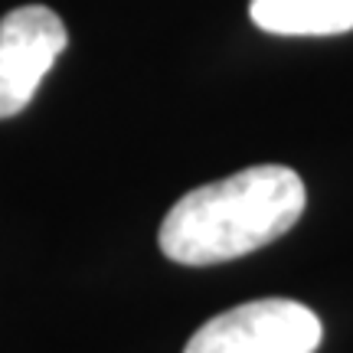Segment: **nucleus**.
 I'll use <instances>...</instances> for the list:
<instances>
[{"instance_id":"1","label":"nucleus","mask_w":353,"mask_h":353,"mask_svg":"<svg viewBox=\"0 0 353 353\" xmlns=\"http://www.w3.org/2000/svg\"><path fill=\"white\" fill-rule=\"evenodd\" d=\"M304 203V183L291 167H249L180 196L161 223V252L176 265L232 262L285 236Z\"/></svg>"},{"instance_id":"2","label":"nucleus","mask_w":353,"mask_h":353,"mask_svg":"<svg viewBox=\"0 0 353 353\" xmlns=\"http://www.w3.org/2000/svg\"><path fill=\"white\" fill-rule=\"evenodd\" d=\"M324 327L317 314L291 298H262L206 321L183 353H314Z\"/></svg>"},{"instance_id":"3","label":"nucleus","mask_w":353,"mask_h":353,"mask_svg":"<svg viewBox=\"0 0 353 353\" xmlns=\"http://www.w3.org/2000/svg\"><path fill=\"white\" fill-rule=\"evenodd\" d=\"M65 43V23L43 3L17 7L0 20V118H13L30 105Z\"/></svg>"},{"instance_id":"4","label":"nucleus","mask_w":353,"mask_h":353,"mask_svg":"<svg viewBox=\"0 0 353 353\" xmlns=\"http://www.w3.org/2000/svg\"><path fill=\"white\" fill-rule=\"evenodd\" d=\"M249 17L275 37H334L353 30V0H252Z\"/></svg>"}]
</instances>
